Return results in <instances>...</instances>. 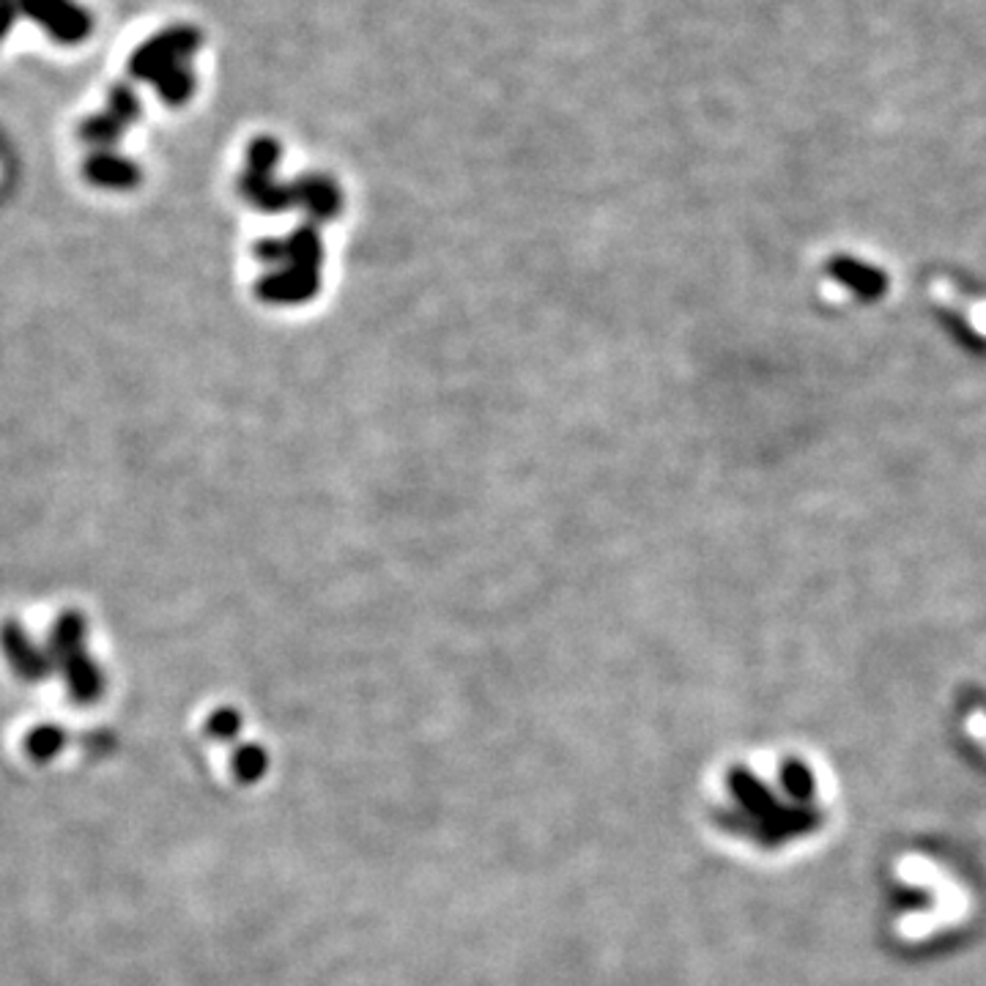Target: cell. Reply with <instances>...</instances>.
<instances>
[{
    "label": "cell",
    "mask_w": 986,
    "mask_h": 986,
    "mask_svg": "<svg viewBox=\"0 0 986 986\" xmlns=\"http://www.w3.org/2000/svg\"><path fill=\"white\" fill-rule=\"evenodd\" d=\"M0 3H11V0H0Z\"/></svg>",
    "instance_id": "cell-8"
},
{
    "label": "cell",
    "mask_w": 986,
    "mask_h": 986,
    "mask_svg": "<svg viewBox=\"0 0 986 986\" xmlns=\"http://www.w3.org/2000/svg\"><path fill=\"white\" fill-rule=\"evenodd\" d=\"M16 11L60 44H80L93 31L91 14L75 0H16Z\"/></svg>",
    "instance_id": "cell-3"
},
{
    "label": "cell",
    "mask_w": 986,
    "mask_h": 986,
    "mask_svg": "<svg viewBox=\"0 0 986 986\" xmlns=\"http://www.w3.org/2000/svg\"><path fill=\"white\" fill-rule=\"evenodd\" d=\"M16 20V3H0V42L9 36V31L14 27Z\"/></svg>",
    "instance_id": "cell-7"
},
{
    "label": "cell",
    "mask_w": 986,
    "mask_h": 986,
    "mask_svg": "<svg viewBox=\"0 0 986 986\" xmlns=\"http://www.w3.org/2000/svg\"><path fill=\"white\" fill-rule=\"evenodd\" d=\"M0 641H3L11 663H14L22 674H27V677H38V674L47 672V663H44V658L33 650L31 641L25 639V634H22V628L16 623H5L3 634H0Z\"/></svg>",
    "instance_id": "cell-6"
},
{
    "label": "cell",
    "mask_w": 986,
    "mask_h": 986,
    "mask_svg": "<svg viewBox=\"0 0 986 986\" xmlns=\"http://www.w3.org/2000/svg\"><path fill=\"white\" fill-rule=\"evenodd\" d=\"M203 33L195 25H170L143 42L130 58V75L152 82L159 99L173 108L190 102L195 93V75L187 60L201 49Z\"/></svg>",
    "instance_id": "cell-1"
},
{
    "label": "cell",
    "mask_w": 986,
    "mask_h": 986,
    "mask_svg": "<svg viewBox=\"0 0 986 986\" xmlns=\"http://www.w3.org/2000/svg\"><path fill=\"white\" fill-rule=\"evenodd\" d=\"M141 110L143 104L135 88L119 82V86L110 88L108 110L82 121L80 141H86L88 146H97V152H108L124 137L126 126L141 119Z\"/></svg>",
    "instance_id": "cell-2"
},
{
    "label": "cell",
    "mask_w": 986,
    "mask_h": 986,
    "mask_svg": "<svg viewBox=\"0 0 986 986\" xmlns=\"http://www.w3.org/2000/svg\"><path fill=\"white\" fill-rule=\"evenodd\" d=\"M82 173L91 184L104 187V190H132L141 184V168L132 159L121 157L113 148L108 152H93L82 165Z\"/></svg>",
    "instance_id": "cell-5"
},
{
    "label": "cell",
    "mask_w": 986,
    "mask_h": 986,
    "mask_svg": "<svg viewBox=\"0 0 986 986\" xmlns=\"http://www.w3.org/2000/svg\"><path fill=\"white\" fill-rule=\"evenodd\" d=\"M53 650L64 658V663L69 666L71 685L82 694L97 688V672H93L91 661L82 656V617L77 612L60 614L58 625H55L53 634Z\"/></svg>",
    "instance_id": "cell-4"
}]
</instances>
